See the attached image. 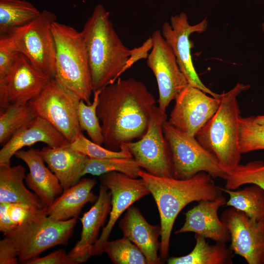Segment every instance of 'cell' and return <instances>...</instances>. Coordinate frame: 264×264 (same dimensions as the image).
I'll use <instances>...</instances> for the list:
<instances>
[{"instance_id":"obj_27","label":"cell","mask_w":264,"mask_h":264,"mask_svg":"<svg viewBox=\"0 0 264 264\" xmlns=\"http://www.w3.org/2000/svg\"><path fill=\"white\" fill-rule=\"evenodd\" d=\"M220 188L229 196L226 205L242 211L255 220L264 219V190L260 186L253 184L237 191Z\"/></svg>"},{"instance_id":"obj_33","label":"cell","mask_w":264,"mask_h":264,"mask_svg":"<svg viewBox=\"0 0 264 264\" xmlns=\"http://www.w3.org/2000/svg\"><path fill=\"white\" fill-rule=\"evenodd\" d=\"M99 92V90L93 93L92 102L89 105L83 100L80 101L78 117L82 130L87 132L92 141L102 145L104 144L102 129L97 113Z\"/></svg>"},{"instance_id":"obj_4","label":"cell","mask_w":264,"mask_h":264,"mask_svg":"<svg viewBox=\"0 0 264 264\" xmlns=\"http://www.w3.org/2000/svg\"><path fill=\"white\" fill-rule=\"evenodd\" d=\"M44 207L0 241V264H25L46 250L66 245L73 235L77 218L55 220Z\"/></svg>"},{"instance_id":"obj_25","label":"cell","mask_w":264,"mask_h":264,"mask_svg":"<svg viewBox=\"0 0 264 264\" xmlns=\"http://www.w3.org/2000/svg\"><path fill=\"white\" fill-rule=\"evenodd\" d=\"M196 244L188 254L171 257L167 260L169 264H231L233 253L225 243L216 242L210 245L204 237L195 234Z\"/></svg>"},{"instance_id":"obj_31","label":"cell","mask_w":264,"mask_h":264,"mask_svg":"<svg viewBox=\"0 0 264 264\" xmlns=\"http://www.w3.org/2000/svg\"><path fill=\"white\" fill-rule=\"evenodd\" d=\"M224 188L236 190L246 184H256L264 190V162L255 160L246 164H239L234 170L227 174Z\"/></svg>"},{"instance_id":"obj_10","label":"cell","mask_w":264,"mask_h":264,"mask_svg":"<svg viewBox=\"0 0 264 264\" xmlns=\"http://www.w3.org/2000/svg\"><path fill=\"white\" fill-rule=\"evenodd\" d=\"M166 112L155 106L145 134L135 141L124 144L141 168L157 176L173 177L170 151L163 132Z\"/></svg>"},{"instance_id":"obj_24","label":"cell","mask_w":264,"mask_h":264,"mask_svg":"<svg viewBox=\"0 0 264 264\" xmlns=\"http://www.w3.org/2000/svg\"><path fill=\"white\" fill-rule=\"evenodd\" d=\"M26 169L22 165H0V203H21L39 208L44 206L23 183Z\"/></svg>"},{"instance_id":"obj_18","label":"cell","mask_w":264,"mask_h":264,"mask_svg":"<svg viewBox=\"0 0 264 264\" xmlns=\"http://www.w3.org/2000/svg\"><path fill=\"white\" fill-rule=\"evenodd\" d=\"M110 210V192L101 184L95 203L80 219L82 224L80 239L68 253L76 264L86 262L92 256L93 246L99 239V230Z\"/></svg>"},{"instance_id":"obj_6","label":"cell","mask_w":264,"mask_h":264,"mask_svg":"<svg viewBox=\"0 0 264 264\" xmlns=\"http://www.w3.org/2000/svg\"><path fill=\"white\" fill-rule=\"evenodd\" d=\"M54 39L55 76L64 87L89 105L92 92L90 69L81 32L57 22L51 25Z\"/></svg>"},{"instance_id":"obj_9","label":"cell","mask_w":264,"mask_h":264,"mask_svg":"<svg viewBox=\"0 0 264 264\" xmlns=\"http://www.w3.org/2000/svg\"><path fill=\"white\" fill-rule=\"evenodd\" d=\"M80 100L56 79L51 78L28 104L36 117L46 120L71 143L82 132L78 117Z\"/></svg>"},{"instance_id":"obj_17","label":"cell","mask_w":264,"mask_h":264,"mask_svg":"<svg viewBox=\"0 0 264 264\" xmlns=\"http://www.w3.org/2000/svg\"><path fill=\"white\" fill-rule=\"evenodd\" d=\"M222 194L213 200H202L185 213V221L175 234L194 232L216 242L225 243L230 241L228 230L219 217V208L226 204Z\"/></svg>"},{"instance_id":"obj_26","label":"cell","mask_w":264,"mask_h":264,"mask_svg":"<svg viewBox=\"0 0 264 264\" xmlns=\"http://www.w3.org/2000/svg\"><path fill=\"white\" fill-rule=\"evenodd\" d=\"M40 13L25 0H0V36L29 23Z\"/></svg>"},{"instance_id":"obj_7","label":"cell","mask_w":264,"mask_h":264,"mask_svg":"<svg viewBox=\"0 0 264 264\" xmlns=\"http://www.w3.org/2000/svg\"><path fill=\"white\" fill-rule=\"evenodd\" d=\"M56 21L55 14L43 10L29 23L0 36V42L25 56L36 69L54 78L56 47L51 25Z\"/></svg>"},{"instance_id":"obj_3","label":"cell","mask_w":264,"mask_h":264,"mask_svg":"<svg viewBox=\"0 0 264 264\" xmlns=\"http://www.w3.org/2000/svg\"><path fill=\"white\" fill-rule=\"evenodd\" d=\"M87 52L93 93L117 80L129 68L132 53L122 43L110 13L97 5L81 31Z\"/></svg>"},{"instance_id":"obj_11","label":"cell","mask_w":264,"mask_h":264,"mask_svg":"<svg viewBox=\"0 0 264 264\" xmlns=\"http://www.w3.org/2000/svg\"><path fill=\"white\" fill-rule=\"evenodd\" d=\"M153 45L146 59L147 66L153 71L158 89V108L164 112L171 101L189 84L180 70L173 51L156 30L151 36Z\"/></svg>"},{"instance_id":"obj_16","label":"cell","mask_w":264,"mask_h":264,"mask_svg":"<svg viewBox=\"0 0 264 264\" xmlns=\"http://www.w3.org/2000/svg\"><path fill=\"white\" fill-rule=\"evenodd\" d=\"M51 78L36 69L20 53L12 68L0 79V106L26 105L36 97Z\"/></svg>"},{"instance_id":"obj_8","label":"cell","mask_w":264,"mask_h":264,"mask_svg":"<svg viewBox=\"0 0 264 264\" xmlns=\"http://www.w3.org/2000/svg\"><path fill=\"white\" fill-rule=\"evenodd\" d=\"M163 132L171 153L174 178L188 179L203 172L213 178H225L227 174L216 157L195 137L178 130L167 120Z\"/></svg>"},{"instance_id":"obj_1","label":"cell","mask_w":264,"mask_h":264,"mask_svg":"<svg viewBox=\"0 0 264 264\" xmlns=\"http://www.w3.org/2000/svg\"><path fill=\"white\" fill-rule=\"evenodd\" d=\"M155 104L146 85L133 78H119L99 90L97 113L105 147L118 151L122 145L140 139Z\"/></svg>"},{"instance_id":"obj_34","label":"cell","mask_w":264,"mask_h":264,"mask_svg":"<svg viewBox=\"0 0 264 264\" xmlns=\"http://www.w3.org/2000/svg\"><path fill=\"white\" fill-rule=\"evenodd\" d=\"M239 144L242 154L264 150V125L257 123L254 116H240Z\"/></svg>"},{"instance_id":"obj_19","label":"cell","mask_w":264,"mask_h":264,"mask_svg":"<svg viewBox=\"0 0 264 264\" xmlns=\"http://www.w3.org/2000/svg\"><path fill=\"white\" fill-rule=\"evenodd\" d=\"M37 142L55 148L70 142L58 130L45 119L36 117L19 129L0 150V165H11V159L24 147Z\"/></svg>"},{"instance_id":"obj_22","label":"cell","mask_w":264,"mask_h":264,"mask_svg":"<svg viewBox=\"0 0 264 264\" xmlns=\"http://www.w3.org/2000/svg\"><path fill=\"white\" fill-rule=\"evenodd\" d=\"M40 153L64 190L80 180L84 162L88 157L73 149L70 143L55 148L45 147Z\"/></svg>"},{"instance_id":"obj_30","label":"cell","mask_w":264,"mask_h":264,"mask_svg":"<svg viewBox=\"0 0 264 264\" xmlns=\"http://www.w3.org/2000/svg\"><path fill=\"white\" fill-rule=\"evenodd\" d=\"M42 208L21 203H0V232L3 236L6 235L37 214Z\"/></svg>"},{"instance_id":"obj_21","label":"cell","mask_w":264,"mask_h":264,"mask_svg":"<svg viewBox=\"0 0 264 264\" xmlns=\"http://www.w3.org/2000/svg\"><path fill=\"white\" fill-rule=\"evenodd\" d=\"M15 155L22 160L29 169L25 178L27 186L44 207L50 206L64 190L57 176L45 165L40 151L33 148L21 150Z\"/></svg>"},{"instance_id":"obj_28","label":"cell","mask_w":264,"mask_h":264,"mask_svg":"<svg viewBox=\"0 0 264 264\" xmlns=\"http://www.w3.org/2000/svg\"><path fill=\"white\" fill-rule=\"evenodd\" d=\"M141 170L133 157H88L84 162L81 176V177L86 174L102 176L111 172H118L132 177L137 178Z\"/></svg>"},{"instance_id":"obj_38","label":"cell","mask_w":264,"mask_h":264,"mask_svg":"<svg viewBox=\"0 0 264 264\" xmlns=\"http://www.w3.org/2000/svg\"><path fill=\"white\" fill-rule=\"evenodd\" d=\"M254 120L259 124L264 125V115L254 116Z\"/></svg>"},{"instance_id":"obj_14","label":"cell","mask_w":264,"mask_h":264,"mask_svg":"<svg viewBox=\"0 0 264 264\" xmlns=\"http://www.w3.org/2000/svg\"><path fill=\"white\" fill-rule=\"evenodd\" d=\"M220 97H210L188 85L175 100V105L168 121L180 132L196 137L217 111Z\"/></svg>"},{"instance_id":"obj_2","label":"cell","mask_w":264,"mask_h":264,"mask_svg":"<svg viewBox=\"0 0 264 264\" xmlns=\"http://www.w3.org/2000/svg\"><path fill=\"white\" fill-rule=\"evenodd\" d=\"M139 177L145 181L159 214L161 227L160 258L167 261L174 224L178 214L188 204L202 200H213L222 191L207 173L199 172L186 179L160 177L141 170Z\"/></svg>"},{"instance_id":"obj_32","label":"cell","mask_w":264,"mask_h":264,"mask_svg":"<svg viewBox=\"0 0 264 264\" xmlns=\"http://www.w3.org/2000/svg\"><path fill=\"white\" fill-rule=\"evenodd\" d=\"M106 253L114 264H148L140 250L125 237L104 244L102 253Z\"/></svg>"},{"instance_id":"obj_13","label":"cell","mask_w":264,"mask_h":264,"mask_svg":"<svg viewBox=\"0 0 264 264\" xmlns=\"http://www.w3.org/2000/svg\"><path fill=\"white\" fill-rule=\"evenodd\" d=\"M208 27L207 18L199 23L190 25L187 15L183 12L172 16L170 22H165L161 27V34L166 42L172 49L179 67L186 78L188 84L202 90L216 98H220L221 94L213 92L201 82L192 62L191 49L192 42L189 36L195 32L201 33Z\"/></svg>"},{"instance_id":"obj_23","label":"cell","mask_w":264,"mask_h":264,"mask_svg":"<svg viewBox=\"0 0 264 264\" xmlns=\"http://www.w3.org/2000/svg\"><path fill=\"white\" fill-rule=\"evenodd\" d=\"M96 182L95 178H85L64 190L47 207V216L55 220L77 218L88 202L96 201L98 196L92 191Z\"/></svg>"},{"instance_id":"obj_5","label":"cell","mask_w":264,"mask_h":264,"mask_svg":"<svg viewBox=\"0 0 264 264\" xmlns=\"http://www.w3.org/2000/svg\"><path fill=\"white\" fill-rule=\"evenodd\" d=\"M250 87L238 83L221 93L217 111L196 136L199 143L215 155L227 175L240 164L241 159L237 96Z\"/></svg>"},{"instance_id":"obj_35","label":"cell","mask_w":264,"mask_h":264,"mask_svg":"<svg viewBox=\"0 0 264 264\" xmlns=\"http://www.w3.org/2000/svg\"><path fill=\"white\" fill-rule=\"evenodd\" d=\"M70 145L74 150L92 158L132 157L125 144L121 146L119 151H112L88 139L82 133L74 141L70 143Z\"/></svg>"},{"instance_id":"obj_29","label":"cell","mask_w":264,"mask_h":264,"mask_svg":"<svg viewBox=\"0 0 264 264\" xmlns=\"http://www.w3.org/2000/svg\"><path fill=\"white\" fill-rule=\"evenodd\" d=\"M36 117L28 104L11 105L0 113V143L3 145L21 128Z\"/></svg>"},{"instance_id":"obj_20","label":"cell","mask_w":264,"mask_h":264,"mask_svg":"<svg viewBox=\"0 0 264 264\" xmlns=\"http://www.w3.org/2000/svg\"><path fill=\"white\" fill-rule=\"evenodd\" d=\"M119 227L123 236L133 242L146 257L148 264L164 263L158 256L161 227L150 224L139 209L131 206L121 220Z\"/></svg>"},{"instance_id":"obj_15","label":"cell","mask_w":264,"mask_h":264,"mask_svg":"<svg viewBox=\"0 0 264 264\" xmlns=\"http://www.w3.org/2000/svg\"><path fill=\"white\" fill-rule=\"evenodd\" d=\"M101 184L111 194V210L106 225L103 227L97 242L93 246L92 255H100L108 241L110 233L121 215L132 205L150 194L144 180L133 178L118 172H111L102 175Z\"/></svg>"},{"instance_id":"obj_12","label":"cell","mask_w":264,"mask_h":264,"mask_svg":"<svg viewBox=\"0 0 264 264\" xmlns=\"http://www.w3.org/2000/svg\"><path fill=\"white\" fill-rule=\"evenodd\" d=\"M220 219L230 237L234 254L248 264H264V219L257 220L234 207L224 210Z\"/></svg>"},{"instance_id":"obj_36","label":"cell","mask_w":264,"mask_h":264,"mask_svg":"<svg viewBox=\"0 0 264 264\" xmlns=\"http://www.w3.org/2000/svg\"><path fill=\"white\" fill-rule=\"evenodd\" d=\"M20 54L0 42V79L3 78L12 68Z\"/></svg>"},{"instance_id":"obj_37","label":"cell","mask_w":264,"mask_h":264,"mask_svg":"<svg viewBox=\"0 0 264 264\" xmlns=\"http://www.w3.org/2000/svg\"><path fill=\"white\" fill-rule=\"evenodd\" d=\"M25 264H77L64 249H59L42 257H37Z\"/></svg>"}]
</instances>
